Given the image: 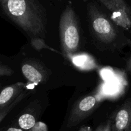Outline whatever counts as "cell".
Returning a JSON list of instances; mask_svg holds the SVG:
<instances>
[{
	"label": "cell",
	"instance_id": "cell-1",
	"mask_svg": "<svg viewBox=\"0 0 131 131\" xmlns=\"http://www.w3.org/2000/svg\"><path fill=\"white\" fill-rule=\"evenodd\" d=\"M0 6L9 19L31 39L46 37L47 15L38 0H0Z\"/></svg>",
	"mask_w": 131,
	"mask_h": 131
},
{
	"label": "cell",
	"instance_id": "cell-2",
	"mask_svg": "<svg viewBox=\"0 0 131 131\" xmlns=\"http://www.w3.org/2000/svg\"><path fill=\"white\" fill-rule=\"evenodd\" d=\"M59 31L61 52L69 58L77 52L80 45L78 19L71 5H67L60 16Z\"/></svg>",
	"mask_w": 131,
	"mask_h": 131
},
{
	"label": "cell",
	"instance_id": "cell-3",
	"mask_svg": "<svg viewBox=\"0 0 131 131\" xmlns=\"http://www.w3.org/2000/svg\"><path fill=\"white\" fill-rule=\"evenodd\" d=\"M92 31L97 38L104 43H111L117 38L118 33L111 19L93 3L87 6Z\"/></svg>",
	"mask_w": 131,
	"mask_h": 131
},
{
	"label": "cell",
	"instance_id": "cell-4",
	"mask_svg": "<svg viewBox=\"0 0 131 131\" xmlns=\"http://www.w3.org/2000/svg\"><path fill=\"white\" fill-rule=\"evenodd\" d=\"M111 12V19L116 25L131 28V8L124 0H99Z\"/></svg>",
	"mask_w": 131,
	"mask_h": 131
},
{
	"label": "cell",
	"instance_id": "cell-5",
	"mask_svg": "<svg viewBox=\"0 0 131 131\" xmlns=\"http://www.w3.org/2000/svg\"><path fill=\"white\" fill-rule=\"evenodd\" d=\"M98 104L95 95H90L81 99L73 106L67 122L68 127H73L80 124L94 111Z\"/></svg>",
	"mask_w": 131,
	"mask_h": 131
},
{
	"label": "cell",
	"instance_id": "cell-6",
	"mask_svg": "<svg viewBox=\"0 0 131 131\" xmlns=\"http://www.w3.org/2000/svg\"><path fill=\"white\" fill-rule=\"evenodd\" d=\"M110 119L112 131H131V97L116 109Z\"/></svg>",
	"mask_w": 131,
	"mask_h": 131
},
{
	"label": "cell",
	"instance_id": "cell-7",
	"mask_svg": "<svg viewBox=\"0 0 131 131\" xmlns=\"http://www.w3.org/2000/svg\"><path fill=\"white\" fill-rule=\"evenodd\" d=\"M21 70L26 79L35 84L44 83L48 78L47 69L42 63L35 60L30 59L24 61Z\"/></svg>",
	"mask_w": 131,
	"mask_h": 131
},
{
	"label": "cell",
	"instance_id": "cell-8",
	"mask_svg": "<svg viewBox=\"0 0 131 131\" xmlns=\"http://www.w3.org/2000/svg\"><path fill=\"white\" fill-rule=\"evenodd\" d=\"M26 84L22 82L5 87L0 92V113L10 106L24 92Z\"/></svg>",
	"mask_w": 131,
	"mask_h": 131
},
{
	"label": "cell",
	"instance_id": "cell-9",
	"mask_svg": "<svg viewBox=\"0 0 131 131\" xmlns=\"http://www.w3.org/2000/svg\"><path fill=\"white\" fill-rule=\"evenodd\" d=\"M72 63L78 69L83 70H90L97 68V64L93 58L87 54H73L69 57Z\"/></svg>",
	"mask_w": 131,
	"mask_h": 131
},
{
	"label": "cell",
	"instance_id": "cell-10",
	"mask_svg": "<svg viewBox=\"0 0 131 131\" xmlns=\"http://www.w3.org/2000/svg\"><path fill=\"white\" fill-rule=\"evenodd\" d=\"M36 123L37 121L34 115L28 113L21 115L17 120L19 127L24 130H30Z\"/></svg>",
	"mask_w": 131,
	"mask_h": 131
},
{
	"label": "cell",
	"instance_id": "cell-11",
	"mask_svg": "<svg viewBox=\"0 0 131 131\" xmlns=\"http://www.w3.org/2000/svg\"><path fill=\"white\" fill-rule=\"evenodd\" d=\"M26 91H24V92H23V93H21V95H20L19 96V97H18V98L17 99L15 100L9 107H8L7 108L5 109V110H3L2 112L0 113V123L3 120V119L7 116L8 114L9 113H10V111H11L13 109H14V107H15V106H16L18 104H19V102L26 97Z\"/></svg>",
	"mask_w": 131,
	"mask_h": 131
},
{
	"label": "cell",
	"instance_id": "cell-12",
	"mask_svg": "<svg viewBox=\"0 0 131 131\" xmlns=\"http://www.w3.org/2000/svg\"><path fill=\"white\" fill-rule=\"evenodd\" d=\"M31 42L32 46L34 47V48H35L36 49L40 50L42 49L43 48H46L49 49H51L53 51H56L54 49H53L51 47H49L47 44L45 42L43 38H32L31 39Z\"/></svg>",
	"mask_w": 131,
	"mask_h": 131
},
{
	"label": "cell",
	"instance_id": "cell-13",
	"mask_svg": "<svg viewBox=\"0 0 131 131\" xmlns=\"http://www.w3.org/2000/svg\"><path fill=\"white\" fill-rule=\"evenodd\" d=\"M14 73V71L7 65L0 63V77L10 76Z\"/></svg>",
	"mask_w": 131,
	"mask_h": 131
},
{
	"label": "cell",
	"instance_id": "cell-14",
	"mask_svg": "<svg viewBox=\"0 0 131 131\" xmlns=\"http://www.w3.org/2000/svg\"><path fill=\"white\" fill-rule=\"evenodd\" d=\"M95 131H112L110 119L109 118L107 121L101 124Z\"/></svg>",
	"mask_w": 131,
	"mask_h": 131
},
{
	"label": "cell",
	"instance_id": "cell-15",
	"mask_svg": "<svg viewBox=\"0 0 131 131\" xmlns=\"http://www.w3.org/2000/svg\"><path fill=\"white\" fill-rule=\"evenodd\" d=\"M29 131H48L47 125L42 122H37L35 125Z\"/></svg>",
	"mask_w": 131,
	"mask_h": 131
},
{
	"label": "cell",
	"instance_id": "cell-16",
	"mask_svg": "<svg viewBox=\"0 0 131 131\" xmlns=\"http://www.w3.org/2000/svg\"><path fill=\"white\" fill-rule=\"evenodd\" d=\"M126 70L128 72L131 73V54L126 64Z\"/></svg>",
	"mask_w": 131,
	"mask_h": 131
},
{
	"label": "cell",
	"instance_id": "cell-17",
	"mask_svg": "<svg viewBox=\"0 0 131 131\" xmlns=\"http://www.w3.org/2000/svg\"><path fill=\"white\" fill-rule=\"evenodd\" d=\"M5 131H29V130H24L23 129H20V127H10L8 128Z\"/></svg>",
	"mask_w": 131,
	"mask_h": 131
},
{
	"label": "cell",
	"instance_id": "cell-18",
	"mask_svg": "<svg viewBox=\"0 0 131 131\" xmlns=\"http://www.w3.org/2000/svg\"><path fill=\"white\" fill-rule=\"evenodd\" d=\"M79 131H92V129H91L90 127L84 126V127H83L81 128V129H79Z\"/></svg>",
	"mask_w": 131,
	"mask_h": 131
}]
</instances>
